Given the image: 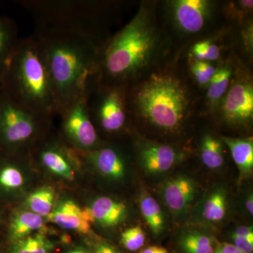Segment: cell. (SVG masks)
<instances>
[{
    "label": "cell",
    "instance_id": "obj_7",
    "mask_svg": "<svg viewBox=\"0 0 253 253\" xmlns=\"http://www.w3.org/2000/svg\"><path fill=\"white\" fill-rule=\"evenodd\" d=\"M62 117V134L73 149L90 152L97 149L99 136L91 121L86 98L73 102L60 113Z\"/></svg>",
    "mask_w": 253,
    "mask_h": 253
},
{
    "label": "cell",
    "instance_id": "obj_14",
    "mask_svg": "<svg viewBox=\"0 0 253 253\" xmlns=\"http://www.w3.org/2000/svg\"><path fill=\"white\" fill-rule=\"evenodd\" d=\"M86 154L88 161L103 175L113 180H121L124 177L126 163L117 149L105 146Z\"/></svg>",
    "mask_w": 253,
    "mask_h": 253
},
{
    "label": "cell",
    "instance_id": "obj_30",
    "mask_svg": "<svg viewBox=\"0 0 253 253\" xmlns=\"http://www.w3.org/2000/svg\"><path fill=\"white\" fill-rule=\"evenodd\" d=\"M233 241H234V246L242 251L244 253H253V241L246 239L233 233L232 236Z\"/></svg>",
    "mask_w": 253,
    "mask_h": 253
},
{
    "label": "cell",
    "instance_id": "obj_28",
    "mask_svg": "<svg viewBox=\"0 0 253 253\" xmlns=\"http://www.w3.org/2000/svg\"><path fill=\"white\" fill-rule=\"evenodd\" d=\"M193 53L198 61L208 62L219 59L220 49L211 41H202L195 44Z\"/></svg>",
    "mask_w": 253,
    "mask_h": 253
},
{
    "label": "cell",
    "instance_id": "obj_36",
    "mask_svg": "<svg viewBox=\"0 0 253 253\" xmlns=\"http://www.w3.org/2000/svg\"><path fill=\"white\" fill-rule=\"evenodd\" d=\"M66 253H89V252L87 250L84 249V248L78 247L76 248V249L71 250V251H68V252Z\"/></svg>",
    "mask_w": 253,
    "mask_h": 253
},
{
    "label": "cell",
    "instance_id": "obj_6",
    "mask_svg": "<svg viewBox=\"0 0 253 253\" xmlns=\"http://www.w3.org/2000/svg\"><path fill=\"white\" fill-rule=\"evenodd\" d=\"M93 123L106 132L116 133L126 126L129 101L125 85L99 83L86 97Z\"/></svg>",
    "mask_w": 253,
    "mask_h": 253
},
{
    "label": "cell",
    "instance_id": "obj_5",
    "mask_svg": "<svg viewBox=\"0 0 253 253\" xmlns=\"http://www.w3.org/2000/svg\"><path fill=\"white\" fill-rule=\"evenodd\" d=\"M51 119L20 107L1 92L0 147L14 152L31 146L42 136Z\"/></svg>",
    "mask_w": 253,
    "mask_h": 253
},
{
    "label": "cell",
    "instance_id": "obj_11",
    "mask_svg": "<svg viewBox=\"0 0 253 253\" xmlns=\"http://www.w3.org/2000/svg\"><path fill=\"white\" fill-rule=\"evenodd\" d=\"M49 221L63 229L86 234L94 223L89 208H82L74 201H61L47 217Z\"/></svg>",
    "mask_w": 253,
    "mask_h": 253
},
{
    "label": "cell",
    "instance_id": "obj_34",
    "mask_svg": "<svg viewBox=\"0 0 253 253\" xmlns=\"http://www.w3.org/2000/svg\"><path fill=\"white\" fill-rule=\"evenodd\" d=\"M141 253H169L167 250L158 246H149L141 251Z\"/></svg>",
    "mask_w": 253,
    "mask_h": 253
},
{
    "label": "cell",
    "instance_id": "obj_9",
    "mask_svg": "<svg viewBox=\"0 0 253 253\" xmlns=\"http://www.w3.org/2000/svg\"><path fill=\"white\" fill-rule=\"evenodd\" d=\"M38 148L37 156L46 169L68 181L74 180V152L69 146L56 140L43 141Z\"/></svg>",
    "mask_w": 253,
    "mask_h": 253
},
{
    "label": "cell",
    "instance_id": "obj_21",
    "mask_svg": "<svg viewBox=\"0 0 253 253\" xmlns=\"http://www.w3.org/2000/svg\"><path fill=\"white\" fill-rule=\"evenodd\" d=\"M140 210L145 221L155 234H159L164 228V217L161 206L149 195H144L140 200Z\"/></svg>",
    "mask_w": 253,
    "mask_h": 253
},
{
    "label": "cell",
    "instance_id": "obj_31",
    "mask_svg": "<svg viewBox=\"0 0 253 253\" xmlns=\"http://www.w3.org/2000/svg\"><path fill=\"white\" fill-rule=\"evenodd\" d=\"M214 253H244L238 249L234 245L228 243H219L214 249Z\"/></svg>",
    "mask_w": 253,
    "mask_h": 253
},
{
    "label": "cell",
    "instance_id": "obj_22",
    "mask_svg": "<svg viewBox=\"0 0 253 253\" xmlns=\"http://www.w3.org/2000/svg\"><path fill=\"white\" fill-rule=\"evenodd\" d=\"M201 159L206 167L217 169L224 163V153L221 141L211 135H206L201 143Z\"/></svg>",
    "mask_w": 253,
    "mask_h": 253
},
{
    "label": "cell",
    "instance_id": "obj_20",
    "mask_svg": "<svg viewBox=\"0 0 253 253\" xmlns=\"http://www.w3.org/2000/svg\"><path fill=\"white\" fill-rule=\"evenodd\" d=\"M56 194L54 189L44 186L33 191L26 201L30 211L42 217H47L54 208Z\"/></svg>",
    "mask_w": 253,
    "mask_h": 253
},
{
    "label": "cell",
    "instance_id": "obj_37",
    "mask_svg": "<svg viewBox=\"0 0 253 253\" xmlns=\"http://www.w3.org/2000/svg\"><path fill=\"white\" fill-rule=\"evenodd\" d=\"M1 92H2V89H1V84H0V99H1Z\"/></svg>",
    "mask_w": 253,
    "mask_h": 253
},
{
    "label": "cell",
    "instance_id": "obj_33",
    "mask_svg": "<svg viewBox=\"0 0 253 253\" xmlns=\"http://www.w3.org/2000/svg\"><path fill=\"white\" fill-rule=\"evenodd\" d=\"M94 253H119L117 250L115 249L111 245L101 243L96 245L95 247Z\"/></svg>",
    "mask_w": 253,
    "mask_h": 253
},
{
    "label": "cell",
    "instance_id": "obj_12",
    "mask_svg": "<svg viewBox=\"0 0 253 253\" xmlns=\"http://www.w3.org/2000/svg\"><path fill=\"white\" fill-rule=\"evenodd\" d=\"M196 187L194 181L185 176L168 181L163 188V197L168 207L177 213L185 212L194 201Z\"/></svg>",
    "mask_w": 253,
    "mask_h": 253
},
{
    "label": "cell",
    "instance_id": "obj_16",
    "mask_svg": "<svg viewBox=\"0 0 253 253\" xmlns=\"http://www.w3.org/2000/svg\"><path fill=\"white\" fill-rule=\"evenodd\" d=\"M44 219L30 211H18L10 222L9 237L11 242L24 239L44 227Z\"/></svg>",
    "mask_w": 253,
    "mask_h": 253
},
{
    "label": "cell",
    "instance_id": "obj_1",
    "mask_svg": "<svg viewBox=\"0 0 253 253\" xmlns=\"http://www.w3.org/2000/svg\"><path fill=\"white\" fill-rule=\"evenodd\" d=\"M54 83L58 114L99 83L100 46L81 35L36 29Z\"/></svg>",
    "mask_w": 253,
    "mask_h": 253
},
{
    "label": "cell",
    "instance_id": "obj_23",
    "mask_svg": "<svg viewBox=\"0 0 253 253\" xmlns=\"http://www.w3.org/2000/svg\"><path fill=\"white\" fill-rule=\"evenodd\" d=\"M231 75L232 71L229 66H224L216 70L208 84V98L211 103L218 102L227 92Z\"/></svg>",
    "mask_w": 253,
    "mask_h": 253
},
{
    "label": "cell",
    "instance_id": "obj_3",
    "mask_svg": "<svg viewBox=\"0 0 253 253\" xmlns=\"http://www.w3.org/2000/svg\"><path fill=\"white\" fill-rule=\"evenodd\" d=\"M149 15L141 9L100 49L99 83L125 85L147 63L156 36Z\"/></svg>",
    "mask_w": 253,
    "mask_h": 253
},
{
    "label": "cell",
    "instance_id": "obj_17",
    "mask_svg": "<svg viewBox=\"0 0 253 253\" xmlns=\"http://www.w3.org/2000/svg\"><path fill=\"white\" fill-rule=\"evenodd\" d=\"M18 41L17 28L14 21L0 16V83Z\"/></svg>",
    "mask_w": 253,
    "mask_h": 253
},
{
    "label": "cell",
    "instance_id": "obj_32",
    "mask_svg": "<svg viewBox=\"0 0 253 253\" xmlns=\"http://www.w3.org/2000/svg\"><path fill=\"white\" fill-rule=\"evenodd\" d=\"M234 234L246 238V239H249L250 241H253V228L250 227V226H239L234 231Z\"/></svg>",
    "mask_w": 253,
    "mask_h": 253
},
{
    "label": "cell",
    "instance_id": "obj_15",
    "mask_svg": "<svg viewBox=\"0 0 253 253\" xmlns=\"http://www.w3.org/2000/svg\"><path fill=\"white\" fill-rule=\"evenodd\" d=\"M89 209L94 222L104 227H114L121 224L127 213L124 203L109 197L98 198Z\"/></svg>",
    "mask_w": 253,
    "mask_h": 253
},
{
    "label": "cell",
    "instance_id": "obj_35",
    "mask_svg": "<svg viewBox=\"0 0 253 253\" xmlns=\"http://www.w3.org/2000/svg\"><path fill=\"white\" fill-rule=\"evenodd\" d=\"M246 208H247L248 211L250 214L251 215H253V199L252 194L251 196H249V199H247V201H246Z\"/></svg>",
    "mask_w": 253,
    "mask_h": 253
},
{
    "label": "cell",
    "instance_id": "obj_27",
    "mask_svg": "<svg viewBox=\"0 0 253 253\" xmlns=\"http://www.w3.org/2000/svg\"><path fill=\"white\" fill-rule=\"evenodd\" d=\"M146 236L140 225L126 229L121 234V242L123 247L129 251H136L144 245Z\"/></svg>",
    "mask_w": 253,
    "mask_h": 253
},
{
    "label": "cell",
    "instance_id": "obj_18",
    "mask_svg": "<svg viewBox=\"0 0 253 253\" xmlns=\"http://www.w3.org/2000/svg\"><path fill=\"white\" fill-rule=\"evenodd\" d=\"M224 144L230 150L231 156L241 174H249L253 168V141L252 138L222 137Z\"/></svg>",
    "mask_w": 253,
    "mask_h": 253
},
{
    "label": "cell",
    "instance_id": "obj_26",
    "mask_svg": "<svg viewBox=\"0 0 253 253\" xmlns=\"http://www.w3.org/2000/svg\"><path fill=\"white\" fill-rule=\"evenodd\" d=\"M25 176L21 168L8 163L0 169V186L6 190H16L22 187Z\"/></svg>",
    "mask_w": 253,
    "mask_h": 253
},
{
    "label": "cell",
    "instance_id": "obj_10",
    "mask_svg": "<svg viewBox=\"0 0 253 253\" xmlns=\"http://www.w3.org/2000/svg\"><path fill=\"white\" fill-rule=\"evenodd\" d=\"M171 4L178 27L189 33H198L204 28L212 9V3L207 0H176Z\"/></svg>",
    "mask_w": 253,
    "mask_h": 253
},
{
    "label": "cell",
    "instance_id": "obj_19",
    "mask_svg": "<svg viewBox=\"0 0 253 253\" xmlns=\"http://www.w3.org/2000/svg\"><path fill=\"white\" fill-rule=\"evenodd\" d=\"M54 248L51 239L38 232L11 243L8 253H51Z\"/></svg>",
    "mask_w": 253,
    "mask_h": 253
},
{
    "label": "cell",
    "instance_id": "obj_8",
    "mask_svg": "<svg viewBox=\"0 0 253 253\" xmlns=\"http://www.w3.org/2000/svg\"><path fill=\"white\" fill-rule=\"evenodd\" d=\"M221 112L227 122L245 124L253 117V88L251 83L241 79L236 81L224 95Z\"/></svg>",
    "mask_w": 253,
    "mask_h": 253
},
{
    "label": "cell",
    "instance_id": "obj_13",
    "mask_svg": "<svg viewBox=\"0 0 253 253\" xmlns=\"http://www.w3.org/2000/svg\"><path fill=\"white\" fill-rule=\"evenodd\" d=\"M180 154L167 145L153 144L141 149V166L150 174H161L167 172L177 163Z\"/></svg>",
    "mask_w": 253,
    "mask_h": 253
},
{
    "label": "cell",
    "instance_id": "obj_25",
    "mask_svg": "<svg viewBox=\"0 0 253 253\" xmlns=\"http://www.w3.org/2000/svg\"><path fill=\"white\" fill-rule=\"evenodd\" d=\"M226 211L225 194L221 190H217L214 191L205 203L203 215L208 221H219L224 219Z\"/></svg>",
    "mask_w": 253,
    "mask_h": 253
},
{
    "label": "cell",
    "instance_id": "obj_4",
    "mask_svg": "<svg viewBox=\"0 0 253 253\" xmlns=\"http://www.w3.org/2000/svg\"><path fill=\"white\" fill-rule=\"evenodd\" d=\"M129 106L153 126L177 130L189 112L190 98L182 82L169 73H155L128 95Z\"/></svg>",
    "mask_w": 253,
    "mask_h": 253
},
{
    "label": "cell",
    "instance_id": "obj_24",
    "mask_svg": "<svg viewBox=\"0 0 253 253\" xmlns=\"http://www.w3.org/2000/svg\"><path fill=\"white\" fill-rule=\"evenodd\" d=\"M181 249L185 253H214L212 238L197 231L186 233L180 239Z\"/></svg>",
    "mask_w": 253,
    "mask_h": 253
},
{
    "label": "cell",
    "instance_id": "obj_29",
    "mask_svg": "<svg viewBox=\"0 0 253 253\" xmlns=\"http://www.w3.org/2000/svg\"><path fill=\"white\" fill-rule=\"evenodd\" d=\"M191 71L196 81L201 85L209 84L216 69L211 63L206 61H196L191 66Z\"/></svg>",
    "mask_w": 253,
    "mask_h": 253
},
{
    "label": "cell",
    "instance_id": "obj_2",
    "mask_svg": "<svg viewBox=\"0 0 253 253\" xmlns=\"http://www.w3.org/2000/svg\"><path fill=\"white\" fill-rule=\"evenodd\" d=\"M0 84L3 94L20 107L49 119L58 114L54 83L36 35L19 39Z\"/></svg>",
    "mask_w": 253,
    "mask_h": 253
}]
</instances>
